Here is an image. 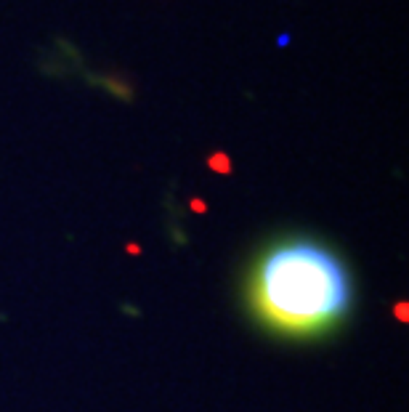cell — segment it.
Returning a JSON list of instances; mask_svg holds the SVG:
<instances>
[{
  "mask_svg": "<svg viewBox=\"0 0 409 412\" xmlns=\"http://www.w3.org/2000/svg\"><path fill=\"white\" fill-rule=\"evenodd\" d=\"M255 314L279 333L316 335L351 306L346 266L316 243H287L258 264L250 285Z\"/></svg>",
  "mask_w": 409,
  "mask_h": 412,
  "instance_id": "6da1fadb",
  "label": "cell"
},
{
  "mask_svg": "<svg viewBox=\"0 0 409 412\" xmlns=\"http://www.w3.org/2000/svg\"><path fill=\"white\" fill-rule=\"evenodd\" d=\"M207 168L216 170V173H221V176L231 173V160H229V155H223V152H216L213 157H207Z\"/></svg>",
  "mask_w": 409,
  "mask_h": 412,
  "instance_id": "7a4b0ae2",
  "label": "cell"
},
{
  "mask_svg": "<svg viewBox=\"0 0 409 412\" xmlns=\"http://www.w3.org/2000/svg\"><path fill=\"white\" fill-rule=\"evenodd\" d=\"M192 210H197V213H204V210H207V205H204L200 197H194V200H192Z\"/></svg>",
  "mask_w": 409,
  "mask_h": 412,
  "instance_id": "3957f363",
  "label": "cell"
}]
</instances>
